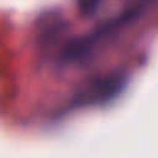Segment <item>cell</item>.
I'll return each instance as SVG.
<instances>
[{
    "label": "cell",
    "mask_w": 158,
    "mask_h": 158,
    "mask_svg": "<svg viewBox=\"0 0 158 158\" xmlns=\"http://www.w3.org/2000/svg\"><path fill=\"white\" fill-rule=\"evenodd\" d=\"M148 5H149V0L139 1L137 5L132 6L126 12H123L120 16H117L116 19L109 21L107 23L102 25L100 27V30L91 32L89 35L81 36L77 40H73L64 48L62 58L65 62H79L80 59L86 58L93 51H95L98 44H100L102 41L109 38L110 35H112L115 31H117L118 28L127 25L131 20L139 16V14L143 11V9H146Z\"/></svg>",
    "instance_id": "obj_1"
},
{
    "label": "cell",
    "mask_w": 158,
    "mask_h": 158,
    "mask_svg": "<svg viewBox=\"0 0 158 158\" xmlns=\"http://www.w3.org/2000/svg\"><path fill=\"white\" fill-rule=\"evenodd\" d=\"M120 81H121L120 78L101 79L96 83H93L91 86L85 88V90H83L77 99L79 104H85V105L98 102L101 100L100 98H107V95L112 94L118 88Z\"/></svg>",
    "instance_id": "obj_2"
}]
</instances>
